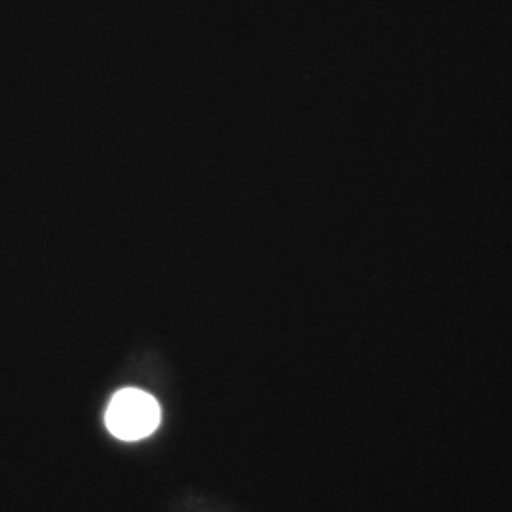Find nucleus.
<instances>
[{
    "mask_svg": "<svg viewBox=\"0 0 512 512\" xmlns=\"http://www.w3.org/2000/svg\"><path fill=\"white\" fill-rule=\"evenodd\" d=\"M105 420L116 439L133 442L147 439L158 429L162 410L158 401L147 391L129 387L112 397Z\"/></svg>",
    "mask_w": 512,
    "mask_h": 512,
    "instance_id": "obj_1",
    "label": "nucleus"
}]
</instances>
